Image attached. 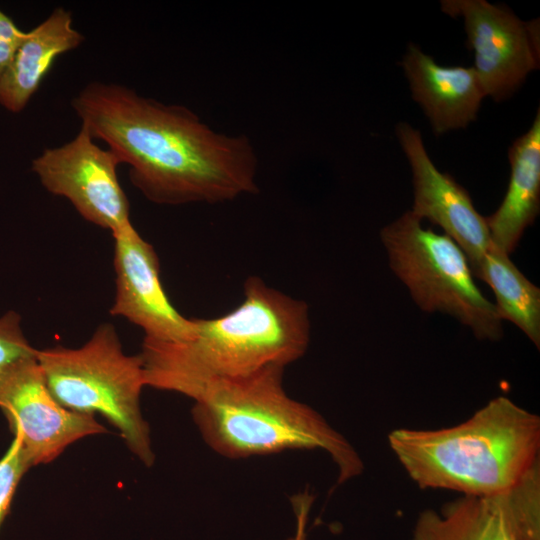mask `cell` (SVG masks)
Wrapping results in <instances>:
<instances>
[{"mask_svg": "<svg viewBox=\"0 0 540 540\" xmlns=\"http://www.w3.org/2000/svg\"><path fill=\"white\" fill-rule=\"evenodd\" d=\"M488 500L514 540H540V465L512 489Z\"/></svg>", "mask_w": 540, "mask_h": 540, "instance_id": "obj_17", "label": "cell"}, {"mask_svg": "<svg viewBox=\"0 0 540 540\" xmlns=\"http://www.w3.org/2000/svg\"><path fill=\"white\" fill-rule=\"evenodd\" d=\"M0 409L31 466L47 464L79 439L107 431L94 416L68 410L53 397L36 356L0 375Z\"/></svg>", "mask_w": 540, "mask_h": 540, "instance_id": "obj_9", "label": "cell"}, {"mask_svg": "<svg viewBox=\"0 0 540 540\" xmlns=\"http://www.w3.org/2000/svg\"><path fill=\"white\" fill-rule=\"evenodd\" d=\"M390 267L426 312H442L479 339L498 340L502 319L474 282L467 256L446 234L422 226L411 210L381 230Z\"/></svg>", "mask_w": 540, "mask_h": 540, "instance_id": "obj_6", "label": "cell"}, {"mask_svg": "<svg viewBox=\"0 0 540 540\" xmlns=\"http://www.w3.org/2000/svg\"><path fill=\"white\" fill-rule=\"evenodd\" d=\"M388 442L420 488L490 499L540 465V417L499 396L455 426L399 428L389 433Z\"/></svg>", "mask_w": 540, "mask_h": 540, "instance_id": "obj_3", "label": "cell"}, {"mask_svg": "<svg viewBox=\"0 0 540 540\" xmlns=\"http://www.w3.org/2000/svg\"><path fill=\"white\" fill-rule=\"evenodd\" d=\"M115 298L110 314L140 327L147 339L180 342L192 331L191 318L178 312L160 280L153 246L129 223L114 232Z\"/></svg>", "mask_w": 540, "mask_h": 540, "instance_id": "obj_10", "label": "cell"}, {"mask_svg": "<svg viewBox=\"0 0 540 540\" xmlns=\"http://www.w3.org/2000/svg\"><path fill=\"white\" fill-rule=\"evenodd\" d=\"M71 107L92 137L129 166L131 183L155 204H215L258 191L251 141L212 130L183 105L92 81Z\"/></svg>", "mask_w": 540, "mask_h": 540, "instance_id": "obj_1", "label": "cell"}, {"mask_svg": "<svg viewBox=\"0 0 540 540\" xmlns=\"http://www.w3.org/2000/svg\"><path fill=\"white\" fill-rule=\"evenodd\" d=\"M37 349L24 335L21 316L12 310L0 316V375L13 364L35 357Z\"/></svg>", "mask_w": 540, "mask_h": 540, "instance_id": "obj_19", "label": "cell"}, {"mask_svg": "<svg viewBox=\"0 0 540 540\" xmlns=\"http://www.w3.org/2000/svg\"><path fill=\"white\" fill-rule=\"evenodd\" d=\"M18 436L0 458V526L9 512L17 486L31 468Z\"/></svg>", "mask_w": 540, "mask_h": 540, "instance_id": "obj_18", "label": "cell"}, {"mask_svg": "<svg viewBox=\"0 0 540 540\" xmlns=\"http://www.w3.org/2000/svg\"><path fill=\"white\" fill-rule=\"evenodd\" d=\"M411 540H514L499 511L488 500L461 496L438 511L423 510Z\"/></svg>", "mask_w": 540, "mask_h": 540, "instance_id": "obj_15", "label": "cell"}, {"mask_svg": "<svg viewBox=\"0 0 540 540\" xmlns=\"http://www.w3.org/2000/svg\"><path fill=\"white\" fill-rule=\"evenodd\" d=\"M401 66L413 99L436 135L465 128L476 119L486 95L474 67L441 66L412 43Z\"/></svg>", "mask_w": 540, "mask_h": 540, "instance_id": "obj_12", "label": "cell"}, {"mask_svg": "<svg viewBox=\"0 0 540 540\" xmlns=\"http://www.w3.org/2000/svg\"><path fill=\"white\" fill-rule=\"evenodd\" d=\"M84 35L73 26L72 13L55 8L41 23L26 32L11 62L0 77V104L19 113L38 91L62 54L78 48Z\"/></svg>", "mask_w": 540, "mask_h": 540, "instance_id": "obj_13", "label": "cell"}, {"mask_svg": "<svg viewBox=\"0 0 540 540\" xmlns=\"http://www.w3.org/2000/svg\"><path fill=\"white\" fill-rule=\"evenodd\" d=\"M486 282L496 298L500 318L515 324L540 347V290L493 243L485 253L476 274Z\"/></svg>", "mask_w": 540, "mask_h": 540, "instance_id": "obj_16", "label": "cell"}, {"mask_svg": "<svg viewBox=\"0 0 540 540\" xmlns=\"http://www.w3.org/2000/svg\"><path fill=\"white\" fill-rule=\"evenodd\" d=\"M441 10L462 18L467 44L486 96L505 100L539 68V21L526 22L504 5L485 0H442Z\"/></svg>", "mask_w": 540, "mask_h": 540, "instance_id": "obj_8", "label": "cell"}, {"mask_svg": "<svg viewBox=\"0 0 540 540\" xmlns=\"http://www.w3.org/2000/svg\"><path fill=\"white\" fill-rule=\"evenodd\" d=\"M313 499V495L307 491L292 496L295 529L286 540H307V524Z\"/></svg>", "mask_w": 540, "mask_h": 540, "instance_id": "obj_21", "label": "cell"}, {"mask_svg": "<svg viewBox=\"0 0 540 540\" xmlns=\"http://www.w3.org/2000/svg\"><path fill=\"white\" fill-rule=\"evenodd\" d=\"M510 179L498 209L485 218L492 243L510 255L540 210V110L509 149Z\"/></svg>", "mask_w": 540, "mask_h": 540, "instance_id": "obj_14", "label": "cell"}, {"mask_svg": "<svg viewBox=\"0 0 540 540\" xmlns=\"http://www.w3.org/2000/svg\"><path fill=\"white\" fill-rule=\"evenodd\" d=\"M283 372L272 365L202 387L192 397V417L205 443L229 459L321 450L336 465L338 484L359 476L358 452L316 410L287 394Z\"/></svg>", "mask_w": 540, "mask_h": 540, "instance_id": "obj_4", "label": "cell"}, {"mask_svg": "<svg viewBox=\"0 0 540 540\" xmlns=\"http://www.w3.org/2000/svg\"><path fill=\"white\" fill-rule=\"evenodd\" d=\"M119 165L116 155L101 148L81 125L69 142L44 149L31 168L47 191L66 198L86 221L112 233L131 223Z\"/></svg>", "mask_w": 540, "mask_h": 540, "instance_id": "obj_7", "label": "cell"}, {"mask_svg": "<svg viewBox=\"0 0 540 540\" xmlns=\"http://www.w3.org/2000/svg\"><path fill=\"white\" fill-rule=\"evenodd\" d=\"M398 141L410 163L414 200L411 212L440 226L465 253L476 276L492 244L486 219L475 209L465 188L440 172L430 159L421 133L410 124L396 126Z\"/></svg>", "mask_w": 540, "mask_h": 540, "instance_id": "obj_11", "label": "cell"}, {"mask_svg": "<svg viewBox=\"0 0 540 540\" xmlns=\"http://www.w3.org/2000/svg\"><path fill=\"white\" fill-rule=\"evenodd\" d=\"M242 302L216 318H191V336L180 342L144 338L140 353L146 386L192 399L206 384L249 376L268 366L286 367L310 342L307 304L250 276Z\"/></svg>", "mask_w": 540, "mask_h": 540, "instance_id": "obj_2", "label": "cell"}, {"mask_svg": "<svg viewBox=\"0 0 540 540\" xmlns=\"http://www.w3.org/2000/svg\"><path fill=\"white\" fill-rule=\"evenodd\" d=\"M26 31L21 30L14 20L0 9V77L11 62Z\"/></svg>", "mask_w": 540, "mask_h": 540, "instance_id": "obj_20", "label": "cell"}, {"mask_svg": "<svg viewBox=\"0 0 540 540\" xmlns=\"http://www.w3.org/2000/svg\"><path fill=\"white\" fill-rule=\"evenodd\" d=\"M36 359L53 397L73 412L103 416L146 466L155 460L140 396L145 384L141 355L122 350L115 327L104 323L79 348L37 349Z\"/></svg>", "mask_w": 540, "mask_h": 540, "instance_id": "obj_5", "label": "cell"}]
</instances>
